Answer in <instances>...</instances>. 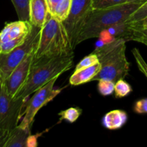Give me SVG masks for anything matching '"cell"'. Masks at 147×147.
Segmentation results:
<instances>
[{
  "mask_svg": "<svg viewBox=\"0 0 147 147\" xmlns=\"http://www.w3.org/2000/svg\"><path fill=\"white\" fill-rule=\"evenodd\" d=\"M82 110L79 108H69L64 111H62L59 113L60 116V121H66L69 123H74L76 121L82 114Z\"/></svg>",
  "mask_w": 147,
  "mask_h": 147,
  "instance_id": "cell-18",
  "label": "cell"
},
{
  "mask_svg": "<svg viewBox=\"0 0 147 147\" xmlns=\"http://www.w3.org/2000/svg\"><path fill=\"white\" fill-rule=\"evenodd\" d=\"M61 1V0H47L49 12L51 13L52 11H53V9H55V7L57 6V4H59Z\"/></svg>",
  "mask_w": 147,
  "mask_h": 147,
  "instance_id": "cell-27",
  "label": "cell"
},
{
  "mask_svg": "<svg viewBox=\"0 0 147 147\" xmlns=\"http://www.w3.org/2000/svg\"><path fill=\"white\" fill-rule=\"evenodd\" d=\"M135 29L133 22L126 20L117 23L104 30L99 38L102 42H110L118 40H123L125 42L135 41Z\"/></svg>",
  "mask_w": 147,
  "mask_h": 147,
  "instance_id": "cell-10",
  "label": "cell"
},
{
  "mask_svg": "<svg viewBox=\"0 0 147 147\" xmlns=\"http://www.w3.org/2000/svg\"><path fill=\"white\" fill-rule=\"evenodd\" d=\"M31 128H24L17 125L9 133L4 147H32L37 146L38 135L31 134Z\"/></svg>",
  "mask_w": 147,
  "mask_h": 147,
  "instance_id": "cell-11",
  "label": "cell"
},
{
  "mask_svg": "<svg viewBox=\"0 0 147 147\" xmlns=\"http://www.w3.org/2000/svg\"><path fill=\"white\" fill-rule=\"evenodd\" d=\"M2 81H3V80H1V76H0V83H1V82H2Z\"/></svg>",
  "mask_w": 147,
  "mask_h": 147,
  "instance_id": "cell-31",
  "label": "cell"
},
{
  "mask_svg": "<svg viewBox=\"0 0 147 147\" xmlns=\"http://www.w3.org/2000/svg\"><path fill=\"white\" fill-rule=\"evenodd\" d=\"M36 49L37 47L14 68L9 77L4 81L7 93L11 97L15 98L25 84L33 66Z\"/></svg>",
  "mask_w": 147,
  "mask_h": 147,
  "instance_id": "cell-9",
  "label": "cell"
},
{
  "mask_svg": "<svg viewBox=\"0 0 147 147\" xmlns=\"http://www.w3.org/2000/svg\"><path fill=\"white\" fill-rule=\"evenodd\" d=\"M123 40H118L110 42H102L93 51L101 64L99 73L92 81L101 79L116 82L123 79L128 74L130 63L125 55L126 46Z\"/></svg>",
  "mask_w": 147,
  "mask_h": 147,
  "instance_id": "cell-3",
  "label": "cell"
},
{
  "mask_svg": "<svg viewBox=\"0 0 147 147\" xmlns=\"http://www.w3.org/2000/svg\"><path fill=\"white\" fill-rule=\"evenodd\" d=\"M114 92L117 98H121L127 96L132 92V87L123 79H120L115 82Z\"/></svg>",
  "mask_w": 147,
  "mask_h": 147,
  "instance_id": "cell-19",
  "label": "cell"
},
{
  "mask_svg": "<svg viewBox=\"0 0 147 147\" xmlns=\"http://www.w3.org/2000/svg\"><path fill=\"white\" fill-rule=\"evenodd\" d=\"M133 22L134 24L137 27H139V28H147V17L139 22Z\"/></svg>",
  "mask_w": 147,
  "mask_h": 147,
  "instance_id": "cell-28",
  "label": "cell"
},
{
  "mask_svg": "<svg viewBox=\"0 0 147 147\" xmlns=\"http://www.w3.org/2000/svg\"><path fill=\"white\" fill-rule=\"evenodd\" d=\"M59 76L54 78L45 86L34 93L31 98L27 100L23 111L22 119L19 123L24 128H31L35 117L40 109L56 98L61 92V88H54V84Z\"/></svg>",
  "mask_w": 147,
  "mask_h": 147,
  "instance_id": "cell-7",
  "label": "cell"
},
{
  "mask_svg": "<svg viewBox=\"0 0 147 147\" xmlns=\"http://www.w3.org/2000/svg\"><path fill=\"white\" fill-rule=\"evenodd\" d=\"M99 62L98 57L95 53H91L89 55L86 56L84 57L77 65H76V67H75V70H80V69L85 68V67H89V66L95 64L96 63Z\"/></svg>",
  "mask_w": 147,
  "mask_h": 147,
  "instance_id": "cell-24",
  "label": "cell"
},
{
  "mask_svg": "<svg viewBox=\"0 0 147 147\" xmlns=\"http://www.w3.org/2000/svg\"><path fill=\"white\" fill-rule=\"evenodd\" d=\"M133 111L138 114H147V98L137 100L133 106Z\"/></svg>",
  "mask_w": 147,
  "mask_h": 147,
  "instance_id": "cell-25",
  "label": "cell"
},
{
  "mask_svg": "<svg viewBox=\"0 0 147 147\" xmlns=\"http://www.w3.org/2000/svg\"><path fill=\"white\" fill-rule=\"evenodd\" d=\"M32 24L29 21H18L7 23L0 32V40L1 43L19 37L27 36L32 29Z\"/></svg>",
  "mask_w": 147,
  "mask_h": 147,
  "instance_id": "cell-12",
  "label": "cell"
},
{
  "mask_svg": "<svg viewBox=\"0 0 147 147\" xmlns=\"http://www.w3.org/2000/svg\"><path fill=\"white\" fill-rule=\"evenodd\" d=\"M71 0H61L55 7L53 11L51 13H49L53 17L63 22L69 15L71 9Z\"/></svg>",
  "mask_w": 147,
  "mask_h": 147,
  "instance_id": "cell-17",
  "label": "cell"
},
{
  "mask_svg": "<svg viewBox=\"0 0 147 147\" xmlns=\"http://www.w3.org/2000/svg\"><path fill=\"white\" fill-rule=\"evenodd\" d=\"M128 121V115L122 110H113L107 113L102 119L104 127L110 130H117L122 128Z\"/></svg>",
  "mask_w": 147,
  "mask_h": 147,
  "instance_id": "cell-15",
  "label": "cell"
},
{
  "mask_svg": "<svg viewBox=\"0 0 147 147\" xmlns=\"http://www.w3.org/2000/svg\"><path fill=\"white\" fill-rule=\"evenodd\" d=\"M92 9V0H71L70 11L63 23L74 50L85 20Z\"/></svg>",
  "mask_w": 147,
  "mask_h": 147,
  "instance_id": "cell-8",
  "label": "cell"
},
{
  "mask_svg": "<svg viewBox=\"0 0 147 147\" xmlns=\"http://www.w3.org/2000/svg\"><path fill=\"white\" fill-rule=\"evenodd\" d=\"M98 81V91L102 96H108L113 93L115 90V82L106 79H101Z\"/></svg>",
  "mask_w": 147,
  "mask_h": 147,
  "instance_id": "cell-20",
  "label": "cell"
},
{
  "mask_svg": "<svg viewBox=\"0 0 147 147\" xmlns=\"http://www.w3.org/2000/svg\"><path fill=\"white\" fill-rule=\"evenodd\" d=\"M26 100L11 97L4 81L0 83V130L10 131L19 124L27 104Z\"/></svg>",
  "mask_w": 147,
  "mask_h": 147,
  "instance_id": "cell-6",
  "label": "cell"
},
{
  "mask_svg": "<svg viewBox=\"0 0 147 147\" xmlns=\"http://www.w3.org/2000/svg\"><path fill=\"white\" fill-rule=\"evenodd\" d=\"M135 41L147 45V28H139L136 27Z\"/></svg>",
  "mask_w": 147,
  "mask_h": 147,
  "instance_id": "cell-26",
  "label": "cell"
},
{
  "mask_svg": "<svg viewBox=\"0 0 147 147\" xmlns=\"http://www.w3.org/2000/svg\"><path fill=\"white\" fill-rule=\"evenodd\" d=\"M49 14L47 0H30V22L32 25L41 28Z\"/></svg>",
  "mask_w": 147,
  "mask_h": 147,
  "instance_id": "cell-13",
  "label": "cell"
},
{
  "mask_svg": "<svg viewBox=\"0 0 147 147\" xmlns=\"http://www.w3.org/2000/svg\"><path fill=\"white\" fill-rule=\"evenodd\" d=\"M40 27L32 26L24 42L7 53L0 54V76L3 81L9 77L16 67L37 47L40 34Z\"/></svg>",
  "mask_w": 147,
  "mask_h": 147,
  "instance_id": "cell-5",
  "label": "cell"
},
{
  "mask_svg": "<svg viewBox=\"0 0 147 147\" xmlns=\"http://www.w3.org/2000/svg\"><path fill=\"white\" fill-rule=\"evenodd\" d=\"M144 3L126 2L108 8L92 9L85 20L76 45L92 38H99L104 30L118 22L126 21Z\"/></svg>",
  "mask_w": 147,
  "mask_h": 147,
  "instance_id": "cell-2",
  "label": "cell"
},
{
  "mask_svg": "<svg viewBox=\"0 0 147 147\" xmlns=\"http://www.w3.org/2000/svg\"><path fill=\"white\" fill-rule=\"evenodd\" d=\"M100 68V63L97 62L89 67L74 70L69 79V83L71 86H76L92 81L94 77L99 73Z\"/></svg>",
  "mask_w": 147,
  "mask_h": 147,
  "instance_id": "cell-14",
  "label": "cell"
},
{
  "mask_svg": "<svg viewBox=\"0 0 147 147\" xmlns=\"http://www.w3.org/2000/svg\"><path fill=\"white\" fill-rule=\"evenodd\" d=\"M133 55L136 63L137 67L141 73L147 78V63L145 61L138 49L133 48L132 50Z\"/></svg>",
  "mask_w": 147,
  "mask_h": 147,
  "instance_id": "cell-22",
  "label": "cell"
},
{
  "mask_svg": "<svg viewBox=\"0 0 147 147\" xmlns=\"http://www.w3.org/2000/svg\"><path fill=\"white\" fill-rule=\"evenodd\" d=\"M2 53V47H1V42L0 40V54Z\"/></svg>",
  "mask_w": 147,
  "mask_h": 147,
  "instance_id": "cell-30",
  "label": "cell"
},
{
  "mask_svg": "<svg viewBox=\"0 0 147 147\" xmlns=\"http://www.w3.org/2000/svg\"><path fill=\"white\" fill-rule=\"evenodd\" d=\"M72 53L74 48L63 22L49 13L46 22L40 29L33 63Z\"/></svg>",
  "mask_w": 147,
  "mask_h": 147,
  "instance_id": "cell-1",
  "label": "cell"
},
{
  "mask_svg": "<svg viewBox=\"0 0 147 147\" xmlns=\"http://www.w3.org/2000/svg\"><path fill=\"white\" fill-rule=\"evenodd\" d=\"M147 0H126V2H140V3H144L146 2Z\"/></svg>",
  "mask_w": 147,
  "mask_h": 147,
  "instance_id": "cell-29",
  "label": "cell"
},
{
  "mask_svg": "<svg viewBox=\"0 0 147 147\" xmlns=\"http://www.w3.org/2000/svg\"><path fill=\"white\" fill-rule=\"evenodd\" d=\"M11 1L15 9L19 20L29 21L30 0H11Z\"/></svg>",
  "mask_w": 147,
  "mask_h": 147,
  "instance_id": "cell-16",
  "label": "cell"
},
{
  "mask_svg": "<svg viewBox=\"0 0 147 147\" xmlns=\"http://www.w3.org/2000/svg\"><path fill=\"white\" fill-rule=\"evenodd\" d=\"M147 17V1L144 2L138 9L135 10L128 18L129 22H139Z\"/></svg>",
  "mask_w": 147,
  "mask_h": 147,
  "instance_id": "cell-23",
  "label": "cell"
},
{
  "mask_svg": "<svg viewBox=\"0 0 147 147\" xmlns=\"http://www.w3.org/2000/svg\"><path fill=\"white\" fill-rule=\"evenodd\" d=\"M126 3V0H92V9L108 8Z\"/></svg>",
  "mask_w": 147,
  "mask_h": 147,
  "instance_id": "cell-21",
  "label": "cell"
},
{
  "mask_svg": "<svg viewBox=\"0 0 147 147\" xmlns=\"http://www.w3.org/2000/svg\"><path fill=\"white\" fill-rule=\"evenodd\" d=\"M73 63L74 53L33 63L27 81L15 98L27 99L52 79L71 68Z\"/></svg>",
  "mask_w": 147,
  "mask_h": 147,
  "instance_id": "cell-4",
  "label": "cell"
}]
</instances>
